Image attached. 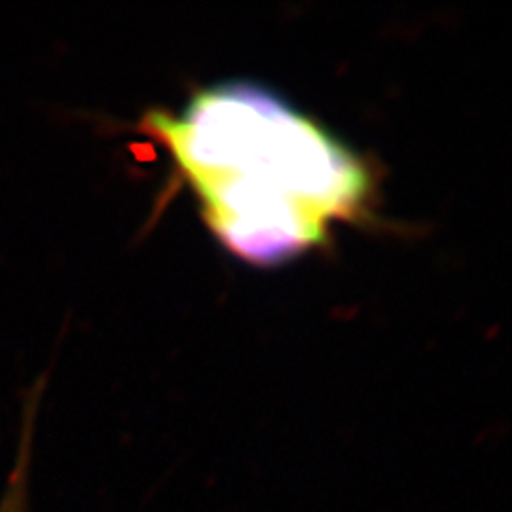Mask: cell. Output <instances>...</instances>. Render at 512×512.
Listing matches in <instances>:
<instances>
[{
    "label": "cell",
    "mask_w": 512,
    "mask_h": 512,
    "mask_svg": "<svg viewBox=\"0 0 512 512\" xmlns=\"http://www.w3.org/2000/svg\"><path fill=\"white\" fill-rule=\"evenodd\" d=\"M192 188L213 236L241 260L274 266L361 213L363 160L285 97L249 80L200 90L177 114L141 120Z\"/></svg>",
    "instance_id": "cell-1"
},
{
    "label": "cell",
    "mask_w": 512,
    "mask_h": 512,
    "mask_svg": "<svg viewBox=\"0 0 512 512\" xmlns=\"http://www.w3.org/2000/svg\"><path fill=\"white\" fill-rule=\"evenodd\" d=\"M2 512H21L19 511V499L16 497V490L12 492V499H8V501H6L4 511Z\"/></svg>",
    "instance_id": "cell-2"
}]
</instances>
